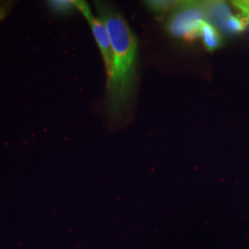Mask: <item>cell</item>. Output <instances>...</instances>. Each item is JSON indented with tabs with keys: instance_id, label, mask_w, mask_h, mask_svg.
<instances>
[{
	"instance_id": "cell-4",
	"label": "cell",
	"mask_w": 249,
	"mask_h": 249,
	"mask_svg": "<svg viewBox=\"0 0 249 249\" xmlns=\"http://www.w3.org/2000/svg\"><path fill=\"white\" fill-rule=\"evenodd\" d=\"M207 21L216 29L223 31L224 27L233 16L228 4L223 1H205Z\"/></svg>"
},
{
	"instance_id": "cell-2",
	"label": "cell",
	"mask_w": 249,
	"mask_h": 249,
	"mask_svg": "<svg viewBox=\"0 0 249 249\" xmlns=\"http://www.w3.org/2000/svg\"><path fill=\"white\" fill-rule=\"evenodd\" d=\"M207 21L205 1H179L170 11L166 30L174 38L194 41Z\"/></svg>"
},
{
	"instance_id": "cell-8",
	"label": "cell",
	"mask_w": 249,
	"mask_h": 249,
	"mask_svg": "<svg viewBox=\"0 0 249 249\" xmlns=\"http://www.w3.org/2000/svg\"><path fill=\"white\" fill-rule=\"evenodd\" d=\"M232 5L239 10V15L249 23V1H232Z\"/></svg>"
},
{
	"instance_id": "cell-9",
	"label": "cell",
	"mask_w": 249,
	"mask_h": 249,
	"mask_svg": "<svg viewBox=\"0 0 249 249\" xmlns=\"http://www.w3.org/2000/svg\"><path fill=\"white\" fill-rule=\"evenodd\" d=\"M14 5H15V2L13 1L0 0V21L7 18L11 9L14 8Z\"/></svg>"
},
{
	"instance_id": "cell-1",
	"label": "cell",
	"mask_w": 249,
	"mask_h": 249,
	"mask_svg": "<svg viewBox=\"0 0 249 249\" xmlns=\"http://www.w3.org/2000/svg\"><path fill=\"white\" fill-rule=\"evenodd\" d=\"M98 17L106 24L113 53L107 79V109L111 120L120 118L129 106L136 84L138 40L119 12L105 2H95Z\"/></svg>"
},
{
	"instance_id": "cell-5",
	"label": "cell",
	"mask_w": 249,
	"mask_h": 249,
	"mask_svg": "<svg viewBox=\"0 0 249 249\" xmlns=\"http://www.w3.org/2000/svg\"><path fill=\"white\" fill-rule=\"evenodd\" d=\"M199 37L202 39L205 48L210 52L218 49L223 43L222 36L218 29H216L208 21H205L201 27Z\"/></svg>"
},
{
	"instance_id": "cell-6",
	"label": "cell",
	"mask_w": 249,
	"mask_h": 249,
	"mask_svg": "<svg viewBox=\"0 0 249 249\" xmlns=\"http://www.w3.org/2000/svg\"><path fill=\"white\" fill-rule=\"evenodd\" d=\"M47 7L56 15H68L72 13L76 7V0H52L46 2Z\"/></svg>"
},
{
	"instance_id": "cell-3",
	"label": "cell",
	"mask_w": 249,
	"mask_h": 249,
	"mask_svg": "<svg viewBox=\"0 0 249 249\" xmlns=\"http://www.w3.org/2000/svg\"><path fill=\"white\" fill-rule=\"evenodd\" d=\"M76 7L87 20L91 29L92 35L94 36L96 44L98 45L99 50L103 56L105 68L107 71V79H108L112 72L113 53H112V46H111L110 37H109L107 26L101 18L99 17L96 18L92 14L89 5L85 1L76 0Z\"/></svg>"
},
{
	"instance_id": "cell-7",
	"label": "cell",
	"mask_w": 249,
	"mask_h": 249,
	"mask_svg": "<svg viewBox=\"0 0 249 249\" xmlns=\"http://www.w3.org/2000/svg\"><path fill=\"white\" fill-rule=\"evenodd\" d=\"M179 1L170 0H150L146 1L147 8L157 17H162L166 12L171 11L178 4Z\"/></svg>"
}]
</instances>
